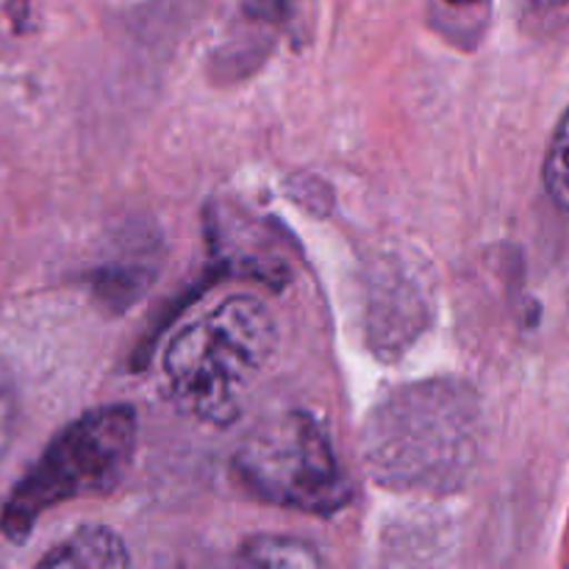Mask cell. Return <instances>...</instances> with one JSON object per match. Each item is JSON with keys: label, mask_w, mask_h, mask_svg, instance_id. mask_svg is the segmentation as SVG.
<instances>
[{"label": "cell", "mask_w": 569, "mask_h": 569, "mask_svg": "<svg viewBox=\"0 0 569 569\" xmlns=\"http://www.w3.org/2000/svg\"><path fill=\"white\" fill-rule=\"evenodd\" d=\"M276 348V317L261 300H222L172 337L164 353L172 400L206 426H233Z\"/></svg>", "instance_id": "6da1fadb"}, {"label": "cell", "mask_w": 569, "mask_h": 569, "mask_svg": "<svg viewBox=\"0 0 569 569\" xmlns=\"http://www.w3.org/2000/svg\"><path fill=\"white\" fill-rule=\"evenodd\" d=\"M478 448L476 400L459 383L398 389L370 417L365 461L381 483L445 489L470 470Z\"/></svg>", "instance_id": "7a4b0ae2"}, {"label": "cell", "mask_w": 569, "mask_h": 569, "mask_svg": "<svg viewBox=\"0 0 569 569\" xmlns=\"http://www.w3.org/2000/svg\"><path fill=\"white\" fill-rule=\"evenodd\" d=\"M137 439L139 422L131 406H100L72 420L6 500L0 517L6 537L26 539L53 506L114 492L131 470Z\"/></svg>", "instance_id": "3957f363"}, {"label": "cell", "mask_w": 569, "mask_h": 569, "mask_svg": "<svg viewBox=\"0 0 569 569\" xmlns=\"http://www.w3.org/2000/svg\"><path fill=\"white\" fill-rule=\"evenodd\" d=\"M239 481L259 500L306 515H337L350 500L328 426L295 409L259 422L233 456Z\"/></svg>", "instance_id": "277c9868"}, {"label": "cell", "mask_w": 569, "mask_h": 569, "mask_svg": "<svg viewBox=\"0 0 569 569\" xmlns=\"http://www.w3.org/2000/svg\"><path fill=\"white\" fill-rule=\"evenodd\" d=\"M131 556L122 539L103 526H87L56 545L48 556L39 559V567H78V569H114L128 567Z\"/></svg>", "instance_id": "5b68a950"}, {"label": "cell", "mask_w": 569, "mask_h": 569, "mask_svg": "<svg viewBox=\"0 0 569 569\" xmlns=\"http://www.w3.org/2000/svg\"><path fill=\"white\" fill-rule=\"evenodd\" d=\"M242 559L256 567L315 569L322 567V556L315 545L292 537H253L242 545Z\"/></svg>", "instance_id": "8992f818"}, {"label": "cell", "mask_w": 569, "mask_h": 569, "mask_svg": "<svg viewBox=\"0 0 569 569\" xmlns=\"http://www.w3.org/2000/svg\"><path fill=\"white\" fill-rule=\"evenodd\" d=\"M542 178L550 200L561 211H569V111L561 117L559 128H556L553 139H550Z\"/></svg>", "instance_id": "52a82bcc"}, {"label": "cell", "mask_w": 569, "mask_h": 569, "mask_svg": "<svg viewBox=\"0 0 569 569\" xmlns=\"http://www.w3.org/2000/svg\"><path fill=\"white\" fill-rule=\"evenodd\" d=\"M17 422V395L9 381V372L0 367V456L9 450L11 437H14Z\"/></svg>", "instance_id": "ba28073f"}, {"label": "cell", "mask_w": 569, "mask_h": 569, "mask_svg": "<svg viewBox=\"0 0 569 569\" xmlns=\"http://www.w3.org/2000/svg\"><path fill=\"white\" fill-rule=\"evenodd\" d=\"M537 6H545V9H556V6H569V0H533Z\"/></svg>", "instance_id": "9c48e42d"}, {"label": "cell", "mask_w": 569, "mask_h": 569, "mask_svg": "<svg viewBox=\"0 0 569 569\" xmlns=\"http://www.w3.org/2000/svg\"><path fill=\"white\" fill-rule=\"evenodd\" d=\"M448 3H456V6H467V3H476V0H448Z\"/></svg>", "instance_id": "30bf717a"}]
</instances>
